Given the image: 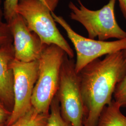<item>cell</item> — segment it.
<instances>
[{"label":"cell","mask_w":126,"mask_h":126,"mask_svg":"<svg viewBox=\"0 0 126 126\" xmlns=\"http://www.w3.org/2000/svg\"><path fill=\"white\" fill-rule=\"evenodd\" d=\"M84 110V126H96L111 103L117 84L126 74V49L97 59L79 73Z\"/></svg>","instance_id":"1"},{"label":"cell","mask_w":126,"mask_h":126,"mask_svg":"<svg viewBox=\"0 0 126 126\" xmlns=\"http://www.w3.org/2000/svg\"><path fill=\"white\" fill-rule=\"evenodd\" d=\"M60 0H19L16 12L24 20L28 28L39 37L43 45H55L69 58L74 52L57 27L52 16Z\"/></svg>","instance_id":"2"},{"label":"cell","mask_w":126,"mask_h":126,"mask_svg":"<svg viewBox=\"0 0 126 126\" xmlns=\"http://www.w3.org/2000/svg\"><path fill=\"white\" fill-rule=\"evenodd\" d=\"M57 45H45L38 59L37 79L32 96V106L39 113L49 114L59 88L60 69L66 55Z\"/></svg>","instance_id":"3"},{"label":"cell","mask_w":126,"mask_h":126,"mask_svg":"<svg viewBox=\"0 0 126 126\" xmlns=\"http://www.w3.org/2000/svg\"><path fill=\"white\" fill-rule=\"evenodd\" d=\"M79 5L70 2L71 19L80 23L85 28L89 38L106 41L110 38L118 40L126 38V32L118 24L114 14L116 0H110L107 4L99 10H92L86 7L80 0H77Z\"/></svg>","instance_id":"4"},{"label":"cell","mask_w":126,"mask_h":126,"mask_svg":"<svg viewBox=\"0 0 126 126\" xmlns=\"http://www.w3.org/2000/svg\"><path fill=\"white\" fill-rule=\"evenodd\" d=\"M61 115L72 126H84V110L80 79L75 62L66 54L62 64L57 93Z\"/></svg>","instance_id":"5"},{"label":"cell","mask_w":126,"mask_h":126,"mask_svg":"<svg viewBox=\"0 0 126 126\" xmlns=\"http://www.w3.org/2000/svg\"><path fill=\"white\" fill-rule=\"evenodd\" d=\"M52 16L56 23L65 31L74 47L77 54L75 69L77 73L88 64L103 56L126 49V38L113 41L95 40L86 38L74 32L62 16H57L53 12Z\"/></svg>","instance_id":"6"},{"label":"cell","mask_w":126,"mask_h":126,"mask_svg":"<svg viewBox=\"0 0 126 126\" xmlns=\"http://www.w3.org/2000/svg\"><path fill=\"white\" fill-rule=\"evenodd\" d=\"M13 72V108L7 126L16 122L32 108V99L39 71L38 60L23 62L14 59L11 63Z\"/></svg>","instance_id":"7"},{"label":"cell","mask_w":126,"mask_h":126,"mask_svg":"<svg viewBox=\"0 0 126 126\" xmlns=\"http://www.w3.org/2000/svg\"><path fill=\"white\" fill-rule=\"evenodd\" d=\"M8 24L13 38L15 59L25 63L38 60L45 45L28 28L23 18L16 13Z\"/></svg>","instance_id":"8"},{"label":"cell","mask_w":126,"mask_h":126,"mask_svg":"<svg viewBox=\"0 0 126 126\" xmlns=\"http://www.w3.org/2000/svg\"><path fill=\"white\" fill-rule=\"evenodd\" d=\"M14 59V47L10 44L0 48V99L8 106L13 105V72L11 63Z\"/></svg>","instance_id":"9"},{"label":"cell","mask_w":126,"mask_h":126,"mask_svg":"<svg viewBox=\"0 0 126 126\" xmlns=\"http://www.w3.org/2000/svg\"><path fill=\"white\" fill-rule=\"evenodd\" d=\"M121 108L113 99L104 108L96 126H126V116L122 113Z\"/></svg>","instance_id":"10"},{"label":"cell","mask_w":126,"mask_h":126,"mask_svg":"<svg viewBox=\"0 0 126 126\" xmlns=\"http://www.w3.org/2000/svg\"><path fill=\"white\" fill-rule=\"evenodd\" d=\"M49 115L39 113L32 107L25 114L9 126H47Z\"/></svg>","instance_id":"11"},{"label":"cell","mask_w":126,"mask_h":126,"mask_svg":"<svg viewBox=\"0 0 126 126\" xmlns=\"http://www.w3.org/2000/svg\"><path fill=\"white\" fill-rule=\"evenodd\" d=\"M47 126H72L62 117L59 99L56 95L50 105Z\"/></svg>","instance_id":"12"},{"label":"cell","mask_w":126,"mask_h":126,"mask_svg":"<svg viewBox=\"0 0 126 126\" xmlns=\"http://www.w3.org/2000/svg\"><path fill=\"white\" fill-rule=\"evenodd\" d=\"M113 97L114 100L121 108H126V74L115 87Z\"/></svg>","instance_id":"13"},{"label":"cell","mask_w":126,"mask_h":126,"mask_svg":"<svg viewBox=\"0 0 126 126\" xmlns=\"http://www.w3.org/2000/svg\"><path fill=\"white\" fill-rule=\"evenodd\" d=\"M19 0H4L3 15L6 23H9L16 15V9Z\"/></svg>","instance_id":"14"},{"label":"cell","mask_w":126,"mask_h":126,"mask_svg":"<svg viewBox=\"0 0 126 126\" xmlns=\"http://www.w3.org/2000/svg\"><path fill=\"white\" fill-rule=\"evenodd\" d=\"M12 37L11 33L9 27L4 30L0 31V48L9 44L11 38Z\"/></svg>","instance_id":"15"},{"label":"cell","mask_w":126,"mask_h":126,"mask_svg":"<svg viewBox=\"0 0 126 126\" xmlns=\"http://www.w3.org/2000/svg\"><path fill=\"white\" fill-rule=\"evenodd\" d=\"M9 113L0 103V126H2Z\"/></svg>","instance_id":"16"},{"label":"cell","mask_w":126,"mask_h":126,"mask_svg":"<svg viewBox=\"0 0 126 126\" xmlns=\"http://www.w3.org/2000/svg\"><path fill=\"white\" fill-rule=\"evenodd\" d=\"M2 1L0 0V31L4 30L9 27V25L6 22H3V18H4L3 15V10L1 7Z\"/></svg>","instance_id":"17"},{"label":"cell","mask_w":126,"mask_h":126,"mask_svg":"<svg viewBox=\"0 0 126 126\" xmlns=\"http://www.w3.org/2000/svg\"><path fill=\"white\" fill-rule=\"evenodd\" d=\"M119 6L124 18L126 20V0H118Z\"/></svg>","instance_id":"18"}]
</instances>
